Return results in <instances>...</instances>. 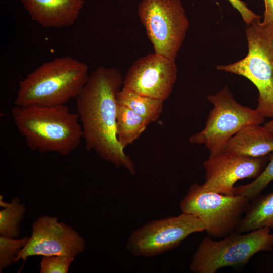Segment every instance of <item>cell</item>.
<instances>
[{
  "mask_svg": "<svg viewBox=\"0 0 273 273\" xmlns=\"http://www.w3.org/2000/svg\"><path fill=\"white\" fill-rule=\"evenodd\" d=\"M123 79L117 68L99 66L76 97V108L86 149L135 174L134 162L124 152L116 134L117 95Z\"/></svg>",
  "mask_w": 273,
  "mask_h": 273,
  "instance_id": "1",
  "label": "cell"
},
{
  "mask_svg": "<svg viewBox=\"0 0 273 273\" xmlns=\"http://www.w3.org/2000/svg\"><path fill=\"white\" fill-rule=\"evenodd\" d=\"M12 114L18 131L32 150L66 155L79 146L83 138L78 113L71 112L66 104L15 105Z\"/></svg>",
  "mask_w": 273,
  "mask_h": 273,
  "instance_id": "2",
  "label": "cell"
},
{
  "mask_svg": "<svg viewBox=\"0 0 273 273\" xmlns=\"http://www.w3.org/2000/svg\"><path fill=\"white\" fill-rule=\"evenodd\" d=\"M88 67L70 56L45 62L19 82L16 106H52L76 98L89 77Z\"/></svg>",
  "mask_w": 273,
  "mask_h": 273,
  "instance_id": "3",
  "label": "cell"
},
{
  "mask_svg": "<svg viewBox=\"0 0 273 273\" xmlns=\"http://www.w3.org/2000/svg\"><path fill=\"white\" fill-rule=\"evenodd\" d=\"M260 20L246 29L248 48L246 57L216 68L250 80L258 92L256 109L264 118H273V23H264Z\"/></svg>",
  "mask_w": 273,
  "mask_h": 273,
  "instance_id": "4",
  "label": "cell"
},
{
  "mask_svg": "<svg viewBox=\"0 0 273 273\" xmlns=\"http://www.w3.org/2000/svg\"><path fill=\"white\" fill-rule=\"evenodd\" d=\"M273 249V233L264 228L246 234L234 231L220 241L203 238L189 265L194 273H215L223 267L245 266L260 251Z\"/></svg>",
  "mask_w": 273,
  "mask_h": 273,
  "instance_id": "5",
  "label": "cell"
},
{
  "mask_svg": "<svg viewBox=\"0 0 273 273\" xmlns=\"http://www.w3.org/2000/svg\"><path fill=\"white\" fill-rule=\"evenodd\" d=\"M207 99L213 105L200 132L191 135V143L204 144L210 155L223 152L229 140L237 132L252 124H261L265 118L258 110L242 105L234 98L227 86Z\"/></svg>",
  "mask_w": 273,
  "mask_h": 273,
  "instance_id": "6",
  "label": "cell"
},
{
  "mask_svg": "<svg viewBox=\"0 0 273 273\" xmlns=\"http://www.w3.org/2000/svg\"><path fill=\"white\" fill-rule=\"evenodd\" d=\"M250 201L242 195L206 191L194 183L181 200L180 208L199 219L209 236L221 238L236 230Z\"/></svg>",
  "mask_w": 273,
  "mask_h": 273,
  "instance_id": "7",
  "label": "cell"
},
{
  "mask_svg": "<svg viewBox=\"0 0 273 273\" xmlns=\"http://www.w3.org/2000/svg\"><path fill=\"white\" fill-rule=\"evenodd\" d=\"M140 20L154 52L175 60L189 23L180 0H142Z\"/></svg>",
  "mask_w": 273,
  "mask_h": 273,
  "instance_id": "8",
  "label": "cell"
},
{
  "mask_svg": "<svg viewBox=\"0 0 273 273\" xmlns=\"http://www.w3.org/2000/svg\"><path fill=\"white\" fill-rule=\"evenodd\" d=\"M205 231L203 222L184 213L154 220L134 230L126 249L133 255L154 257L178 247L190 235Z\"/></svg>",
  "mask_w": 273,
  "mask_h": 273,
  "instance_id": "9",
  "label": "cell"
},
{
  "mask_svg": "<svg viewBox=\"0 0 273 273\" xmlns=\"http://www.w3.org/2000/svg\"><path fill=\"white\" fill-rule=\"evenodd\" d=\"M85 240L77 232L54 216L39 217L32 225L30 237L17 254L15 263L32 256L66 255L75 257L83 252Z\"/></svg>",
  "mask_w": 273,
  "mask_h": 273,
  "instance_id": "10",
  "label": "cell"
},
{
  "mask_svg": "<svg viewBox=\"0 0 273 273\" xmlns=\"http://www.w3.org/2000/svg\"><path fill=\"white\" fill-rule=\"evenodd\" d=\"M175 61L155 52L138 59L127 70L122 88L145 96L166 100L177 79Z\"/></svg>",
  "mask_w": 273,
  "mask_h": 273,
  "instance_id": "11",
  "label": "cell"
},
{
  "mask_svg": "<svg viewBox=\"0 0 273 273\" xmlns=\"http://www.w3.org/2000/svg\"><path fill=\"white\" fill-rule=\"evenodd\" d=\"M269 159L267 156L253 158L226 151L210 155L203 163L205 180L202 188L208 191L234 195L235 183L245 178H256Z\"/></svg>",
  "mask_w": 273,
  "mask_h": 273,
  "instance_id": "12",
  "label": "cell"
},
{
  "mask_svg": "<svg viewBox=\"0 0 273 273\" xmlns=\"http://www.w3.org/2000/svg\"><path fill=\"white\" fill-rule=\"evenodd\" d=\"M31 19L46 28L72 26L78 19L84 0H20Z\"/></svg>",
  "mask_w": 273,
  "mask_h": 273,
  "instance_id": "13",
  "label": "cell"
},
{
  "mask_svg": "<svg viewBox=\"0 0 273 273\" xmlns=\"http://www.w3.org/2000/svg\"><path fill=\"white\" fill-rule=\"evenodd\" d=\"M223 151L253 158L273 152V132L260 124L249 125L235 134Z\"/></svg>",
  "mask_w": 273,
  "mask_h": 273,
  "instance_id": "14",
  "label": "cell"
},
{
  "mask_svg": "<svg viewBox=\"0 0 273 273\" xmlns=\"http://www.w3.org/2000/svg\"><path fill=\"white\" fill-rule=\"evenodd\" d=\"M251 201L235 231L244 233L273 228V192L260 195Z\"/></svg>",
  "mask_w": 273,
  "mask_h": 273,
  "instance_id": "15",
  "label": "cell"
},
{
  "mask_svg": "<svg viewBox=\"0 0 273 273\" xmlns=\"http://www.w3.org/2000/svg\"><path fill=\"white\" fill-rule=\"evenodd\" d=\"M164 101L122 88L117 95V104L125 106L143 117L149 124L157 121L163 107Z\"/></svg>",
  "mask_w": 273,
  "mask_h": 273,
  "instance_id": "16",
  "label": "cell"
},
{
  "mask_svg": "<svg viewBox=\"0 0 273 273\" xmlns=\"http://www.w3.org/2000/svg\"><path fill=\"white\" fill-rule=\"evenodd\" d=\"M147 125L141 116L129 108L118 104L116 134L118 142L124 149L142 134Z\"/></svg>",
  "mask_w": 273,
  "mask_h": 273,
  "instance_id": "17",
  "label": "cell"
},
{
  "mask_svg": "<svg viewBox=\"0 0 273 273\" xmlns=\"http://www.w3.org/2000/svg\"><path fill=\"white\" fill-rule=\"evenodd\" d=\"M26 206L19 198H14L0 211L1 236L16 238L20 234V223L24 218Z\"/></svg>",
  "mask_w": 273,
  "mask_h": 273,
  "instance_id": "18",
  "label": "cell"
},
{
  "mask_svg": "<svg viewBox=\"0 0 273 273\" xmlns=\"http://www.w3.org/2000/svg\"><path fill=\"white\" fill-rule=\"evenodd\" d=\"M273 180V154L260 174L253 181L246 185L235 187L234 195H239L252 200Z\"/></svg>",
  "mask_w": 273,
  "mask_h": 273,
  "instance_id": "19",
  "label": "cell"
},
{
  "mask_svg": "<svg viewBox=\"0 0 273 273\" xmlns=\"http://www.w3.org/2000/svg\"><path fill=\"white\" fill-rule=\"evenodd\" d=\"M29 237L15 239L0 236V271L15 263L17 254L25 246Z\"/></svg>",
  "mask_w": 273,
  "mask_h": 273,
  "instance_id": "20",
  "label": "cell"
},
{
  "mask_svg": "<svg viewBox=\"0 0 273 273\" xmlns=\"http://www.w3.org/2000/svg\"><path fill=\"white\" fill-rule=\"evenodd\" d=\"M74 257L66 255L44 256L40 262V273L68 272Z\"/></svg>",
  "mask_w": 273,
  "mask_h": 273,
  "instance_id": "21",
  "label": "cell"
},
{
  "mask_svg": "<svg viewBox=\"0 0 273 273\" xmlns=\"http://www.w3.org/2000/svg\"><path fill=\"white\" fill-rule=\"evenodd\" d=\"M232 6L240 14L243 21L247 26L255 20L260 19L261 16L255 14L247 6V4L242 0H228Z\"/></svg>",
  "mask_w": 273,
  "mask_h": 273,
  "instance_id": "22",
  "label": "cell"
},
{
  "mask_svg": "<svg viewBox=\"0 0 273 273\" xmlns=\"http://www.w3.org/2000/svg\"><path fill=\"white\" fill-rule=\"evenodd\" d=\"M265 11L264 12V23H273V0H264Z\"/></svg>",
  "mask_w": 273,
  "mask_h": 273,
  "instance_id": "23",
  "label": "cell"
},
{
  "mask_svg": "<svg viewBox=\"0 0 273 273\" xmlns=\"http://www.w3.org/2000/svg\"><path fill=\"white\" fill-rule=\"evenodd\" d=\"M265 127L269 131L273 132V119L264 124Z\"/></svg>",
  "mask_w": 273,
  "mask_h": 273,
  "instance_id": "24",
  "label": "cell"
}]
</instances>
